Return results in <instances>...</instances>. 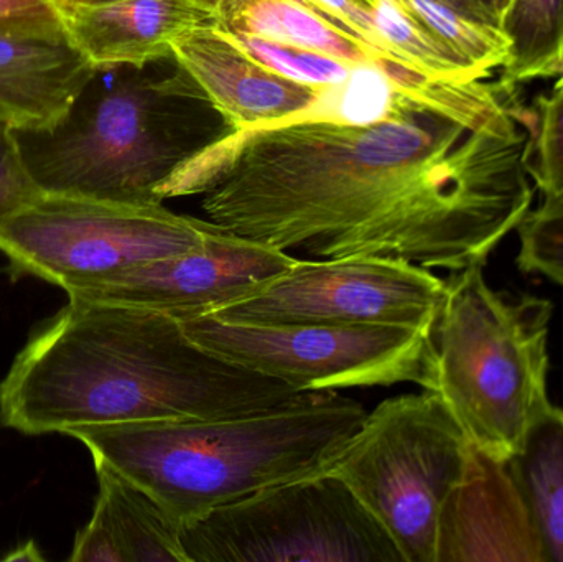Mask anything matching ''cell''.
<instances>
[{
  "label": "cell",
  "instance_id": "1",
  "mask_svg": "<svg viewBox=\"0 0 563 562\" xmlns=\"http://www.w3.org/2000/svg\"><path fill=\"white\" fill-rule=\"evenodd\" d=\"M522 108L472 129L429 111L371 124L241 129L168 178L208 221L288 253L384 256L450 273L485 266L531 210Z\"/></svg>",
  "mask_w": 563,
  "mask_h": 562
},
{
  "label": "cell",
  "instance_id": "2",
  "mask_svg": "<svg viewBox=\"0 0 563 562\" xmlns=\"http://www.w3.org/2000/svg\"><path fill=\"white\" fill-rule=\"evenodd\" d=\"M0 383V422L25 436L86 426L210 421L280 408L307 392L230 362L167 313L68 297Z\"/></svg>",
  "mask_w": 563,
  "mask_h": 562
},
{
  "label": "cell",
  "instance_id": "3",
  "mask_svg": "<svg viewBox=\"0 0 563 562\" xmlns=\"http://www.w3.org/2000/svg\"><path fill=\"white\" fill-rule=\"evenodd\" d=\"M233 132L175 59L95 65L68 108L45 125H12L26 174L43 195L164 203L158 191Z\"/></svg>",
  "mask_w": 563,
  "mask_h": 562
},
{
  "label": "cell",
  "instance_id": "4",
  "mask_svg": "<svg viewBox=\"0 0 563 562\" xmlns=\"http://www.w3.org/2000/svg\"><path fill=\"white\" fill-rule=\"evenodd\" d=\"M366 415L340 393L307 392L256 415L86 426L66 436L184 527L257 492L330 471Z\"/></svg>",
  "mask_w": 563,
  "mask_h": 562
},
{
  "label": "cell",
  "instance_id": "5",
  "mask_svg": "<svg viewBox=\"0 0 563 562\" xmlns=\"http://www.w3.org/2000/svg\"><path fill=\"white\" fill-rule=\"evenodd\" d=\"M483 267L455 271L445 280L422 388L445 403L473 444L508 459L552 405V304L493 289Z\"/></svg>",
  "mask_w": 563,
  "mask_h": 562
},
{
  "label": "cell",
  "instance_id": "6",
  "mask_svg": "<svg viewBox=\"0 0 563 562\" xmlns=\"http://www.w3.org/2000/svg\"><path fill=\"white\" fill-rule=\"evenodd\" d=\"M468 452L470 439L445 403L423 389L367 412L328 472L379 521L404 562H435L440 514Z\"/></svg>",
  "mask_w": 563,
  "mask_h": 562
},
{
  "label": "cell",
  "instance_id": "7",
  "mask_svg": "<svg viewBox=\"0 0 563 562\" xmlns=\"http://www.w3.org/2000/svg\"><path fill=\"white\" fill-rule=\"evenodd\" d=\"M181 547L188 562H404L379 521L331 472L190 521Z\"/></svg>",
  "mask_w": 563,
  "mask_h": 562
},
{
  "label": "cell",
  "instance_id": "8",
  "mask_svg": "<svg viewBox=\"0 0 563 562\" xmlns=\"http://www.w3.org/2000/svg\"><path fill=\"white\" fill-rule=\"evenodd\" d=\"M220 230L164 203L42 195L0 221V253L15 279L35 277L68 290L145 261L197 250Z\"/></svg>",
  "mask_w": 563,
  "mask_h": 562
},
{
  "label": "cell",
  "instance_id": "9",
  "mask_svg": "<svg viewBox=\"0 0 563 562\" xmlns=\"http://www.w3.org/2000/svg\"><path fill=\"white\" fill-rule=\"evenodd\" d=\"M205 349L300 392L422 386L430 332L390 326H247L180 320Z\"/></svg>",
  "mask_w": 563,
  "mask_h": 562
},
{
  "label": "cell",
  "instance_id": "10",
  "mask_svg": "<svg viewBox=\"0 0 563 562\" xmlns=\"http://www.w3.org/2000/svg\"><path fill=\"white\" fill-rule=\"evenodd\" d=\"M443 293L445 280L397 257L297 260L213 316L247 326H390L430 332Z\"/></svg>",
  "mask_w": 563,
  "mask_h": 562
},
{
  "label": "cell",
  "instance_id": "11",
  "mask_svg": "<svg viewBox=\"0 0 563 562\" xmlns=\"http://www.w3.org/2000/svg\"><path fill=\"white\" fill-rule=\"evenodd\" d=\"M295 263L297 257L285 251L221 228L197 250L145 261L65 293L76 299L194 319L220 312Z\"/></svg>",
  "mask_w": 563,
  "mask_h": 562
},
{
  "label": "cell",
  "instance_id": "12",
  "mask_svg": "<svg viewBox=\"0 0 563 562\" xmlns=\"http://www.w3.org/2000/svg\"><path fill=\"white\" fill-rule=\"evenodd\" d=\"M435 562H545L509 459L470 441L465 472L440 514Z\"/></svg>",
  "mask_w": 563,
  "mask_h": 562
},
{
  "label": "cell",
  "instance_id": "13",
  "mask_svg": "<svg viewBox=\"0 0 563 562\" xmlns=\"http://www.w3.org/2000/svg\"><path fill=\"white\" fill-rule=\"evenodd\" d=\"M73 42L92 65H135L174 56L185 33L214 25L198 0H108L62 7Z\"/></svg>",
  "mask_w": 563,
  "mask_h": 562
},
{
  "label": "cell",
  "instance_id": "14",
  "mask_svg": "<svg viewBox=\"0 0 563 562\" xmlns=\"http://www.w3.org/2000/svg\"><path fill=\"white\" fill-rule=\"evenodd\" d=\"M98 498L76 535L73 562H188L181 525L144 488L95 462Z\"/></svg>",
  "mask_w": 563,
  "mask_h": 562
},
{
  "label": "cell",
  "instance_id": "15",
  "mask_svg": "<svg viewBox=\"0 0 563 562\" xmlns=\"http://www.w3.org/2000/svg\"><path fill=\"white\" fill-rule=\"evenodd\" d=\"M92 68L66 29L0 32V115L30 128L55 121Z\"/></svg>",
  "mask_w": 563,
  "mask_h": 562
},
{
  "label": "cell",
  "instance_id": "16",
  "mask_svg": "<svg viewBox=\"0 0 563 562\" xmlns=\"http://www.w3.org/2000/svg\"><path fill=\"white\" fill-rule=\"evenodd\" d=\"M300 3L373 48L440 81L466 85L486 79L420 20L413 0H300Z\"/></svg>",
  "mask_w": 563,
  "mask_h": 562
},
{
  "label": "cell",
  "instance_id": "17",
  "mask_svg": "<svg viewBox=\"0 0 563 562\" xmlns=\"http://www.w3.org/2000/svg\"><path fill=\"white\" fill-rule=\"evenodd\" d=\"M508 459L545 562H563V409L548 406Z\"/></svg>",
  "mask_w": 563,
  "mask_h": 562
},
{
  "label": "cell",
  "instance_id": "18",
  "mask_svg": "<svg viewBox=\"0 0 563 562\" xmlns=\"http://www.w3.org/2000/svg\"><path fill=\"white\" fill-rule=\"evenodd\" d=\"M499 29L509 42L503 86L563 75V0H508Z\"/></svg>",
  "mask_w": 563,
  "mask_h": 562
},
{
  "label": "cell",
  "instance_id": "19",
  "mask_svg": "<svg viewBox=\"0 0 563 562\" xmlns=\"http://www.w3.org/2000/svg\"><path fill=\"white\" fill-rule=\"evenodd\" d=\"M529 139L526 172L544 200L563 198V75L549 95L525 109Z\"/></svg>",
  "mask_w": 563,
  "mask_h": 562
},
{
  "label": "cell",
  "instance_id": "20",
  "mask_svg": "<svg viewBox=\"0 0 563 562\" xmlns=\"http://www.w3.org/2000/svg\"><path fill=\"white\" fill-rule=\"evenodd\" d=\"M518 264L525 273L548 277L563 289V198L544 200L518 227Z\"/></svg>",
  "mask_w": 563,
  "mask_h": 562
},
{
  "label": "cell",
  "instance_id": "21",
  "mask_svg": "<svg viewBox=\"0 0 563 562\" xmlns=\"http://www.w3.org/2000/svg\"><path fill=\"white\" fill-rule=\"evenodd\" d=\"M26 174L12 134V122L0 115V221L42 197Z\"/></svg>",
  "mask_w": 563,
  "mask_h": 562
},
{
  "label": "cell",
  "instance_id": "22",
  "mask_svg": "<svg viewBox=\"0 0 563 562\" xmlns=\"http://www.w3.org/2000/svg\"><path fill=\"white\" fill-rule=\"evenodd\" d=\"M66 29L56 0H0V32Z\"/></svg>",
  "mask_w": 563,
  "mask_h": 562
},
{
  "label": "cell",
  "instance_id": "23",
  "mask_svg": "<svg viewBox=\"0 0 563 562\" xmlns=\"http://www.w3.org/2000/svg\"><path fill=\"white\" fill-rule=\"evenodd\" d=\"M432 2L449 7L472 19L499 26V7L496 5L495 0H432Z\"/></svg>",
  "mask_w": 563,
  "mask_h": 562
},
{
  "label": "cell",
  "instance_id": "24",
  "mask_svg": "<svg viewBox=\"0 0 563 562\" xmlns=\"http://www.w3.org/2000/svg\"><path fill=\"white\" fill-rule=\"evenodd\" d=\"M7 561H42L43 557L40 554L38 548L30 541V543L23 544V547L16 548L13 550V553H10L9 557L5 558Z\"/></svg>",
  "mask_w": 563,
  "mask_h": 562
},
{
  "label": "cell",
  "instance_id": "25",
  "mask_svg": "<svg viewBox=\"0 0 563 562\" xmlns=\"http://www.w3.org/2000/svg\"><path fill=\"white\" fill-rule=\"evenodd\" d=\"M62 7L85 5V3L108 2V0H56Z\"/></svg>",
  "mask_w": 563,
  "mask_h": 562
},
{
  "label": "cell",
  "instance_id": "26",
  "mask_svg": "<svg viewBox=\"0 0 563 562\" xmlns=\"http://www.w3.org/2000/svg\"><path fill=\"white\" fill-rule=\"evenodd\" d=\"M496 5L499 7V13H501V10L505 9L506 3H508V0H495Z\"/></svg>",
  "mask_w": 563,
  "mask_h": 562
},
{
  "label": "cell",
  "instance_id": "27",
  "mask_svg": "<svg viewBox=\"0 0 563 562\" xmlns=\"http://www.w3.org/2000/svg\"><path fill=\"white\" fill-rule=\"evenodd\" d=\"M0 428H2V422H0Z\"/></svg>",
  "mask_w": 563,
  "mask_h": 562
}]
</instances>
